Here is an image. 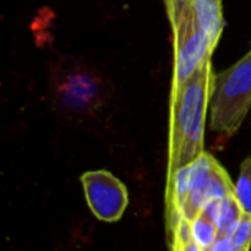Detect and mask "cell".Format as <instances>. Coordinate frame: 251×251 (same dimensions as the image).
<instances>
[{
  "mask_svg": "<svg viewBox=\"0 0 251 251\" xmlns=\"http://www.w3.org/2000/svg\"><path fill=\"white\" fill-rule=\"evenodd\" d=\"M215 73L211 56L176 92H171V122L167 178L203 152L206 112Z\"/></svg>",
  "mask_w": 251,
  "mask_h": 251,
  "instance_id": "obj_1",
  "label": "cell"
},
{
  "mask_svg": "<svg viewBox=\"0 0 251 251\" xmlns=\"http://www.w3.org/2000/svg\"><path fill=\"white\" fill-rule=\"evenodd\" d=\"M49 92L53 107L64 118L83 120L97 115L110 95L108 80L81 58L61 55L50 66Z\"/></svg>",
  "mask_w": 251,
  "mask_h": 251,
  "instance_id": "obj_2",
  "label": "cell"
},
{
  "mask_svg": "<svg viewBox=\"0 0 251 251\" xmlns=\"http://www.w3.org/2000/svg\"><path fill=\"white\" fill-rule=\"evenodd\" d=\"M210 104L212 130L226 137L233 136L251 108V50L215 75Z\"/></svg>",
  "mask_w": 251,
  "mask_h": 251,
  "instance_id": "obj_3",
  "label": "cell"
},
{
  "mask_svg": "<svg viewBox=\"0 0 251 251\" xmlns=\"http://www.w3.org/2000/svg\"><path fill=\"white\" fill-rule=\"evenodd\" d=\"M174 36V69L172 92L200 68L215 49L206 32L201 28L190 0H164Z\"/></svg>",
  "mask_w": 251,
  "mask_h": 251,
  "instance_id": "obj_4",
  "label": "cell"
},
{
  "mask_svg": "<svg viewBox=\"0 0 251 251\" xmlns=\"http://www.w3.org/2000/svg\"><path fill=\"white\" fill-rule=\"evenodd\" d=\"M189 196L183 217L193 221L211 201H220L234 193V184L227 171L211 153L203 151L188 164Z\"/></svg>",
  "mask_w": 251,
  "mask_h": 251,
  "instance_id": "obj_5",
  "label": "cell"
},
{
  "mask_svg": "<svg viewBox=\"0 0 251 251\" xmlns=\"http://www.w3.org/2000/svg\"><path fill=\"white\" fill-rule=\"evenodd\" d=\"M91 212L103 222H117L129 205V194L122 180L108 171H90L81 176Z\"/></svg>",
  "mask_w": 251,
  "mask_h": 251,
  "instance_id": "obj_6",
  "label": "cell"
},
{
  "mask_svg": "<svg viewBox=\"0 0 251 251\" xmlns=\"http://www.w3.org/2000/svg\"><path fill=\"white\" fill-rule=\"evenodd\" d=\"M190 1L201 28L208 36L212 48L216 49L225 27L222 0H190Z\"/></svg>",
  "mask_w": 251,
  "mask_h": 251,
  "instance_id": "obj_7",
  "label": "cell"
},
{
  "mask_svg": "<svg viewBox=\"0 0 251 251\" xmlns=\"http://www.w3.org/2000/svg\"><path fill=\"white\" fill-rule=\"evenodd\" d=\"M218 205L220 201H211L191 221L194 242L200 251L210 250L218 237V228L216 225Z\"/></svg>",
  "mask_w": 251,
  "mask_h": 251,
  "instance_id": "obj_8",
  "label": "cell"
},
{
  "mask_svg": "<svg viewBox=\"0 0 251 251\" xmlns=\"http://www.w3.org/2000/svg\"><path fill=\"white\" fill-rule=\"evenodd\" d=\"M243 213H244V210H243L242 205L239 203L234 193L229 194L222 200H220L217 218H216L218 235L229 237L230 233L233 232L235 226L242 218Z\"/></svg>",
  "mask_w": 251,
  "mask_h": 251,
  "instance_id": "obj_9",
  "label": "cell"
},
{
  "mask_svg": "<svg viewBox=\"0 0 251 251\" xmlns=\"http://www.w3.org/2000/svg\"><path fill=\"white\" fill-rule=\"evenodd\" d=\"M234 194L244 212L251 213V157L242 163L239 178L234 185Z\"/></svg>",
  "mask_w": 251,
  "mask_h": 251,
  "instance_id": "obj_10",
  "label": "cell"
},
{
  "mask_svg": "<svg viewBox=\"0 0 251 251\" xmlns=\"http://www.w3.org/2000/svg\"><path fill=\"white\" fill-rule=\"evenodd\" d=\"M233 251H248L251 248V213H243L242 218L229 235Z\"/></svg>",
  "mask_w": 251,
  "mask_h": 251,
  "instance_id": "obj_11",
  "label": "cell"
},
{
  "mask_svg": "<svg viewBox=\"0 0 251 251\" xmlns=\"http://www.w3.org/2000/svg\"><path fill=\"white\" fill-rule=\"evenodd\" d=\"M211 251H233L232 243H230L229 237H223V235H218L216 242L211 247Z\"/></svg>",
  "mask_w": 251,
  "mask_h": 251,
  "instance_id": "obj_12",
  "label": "cell"
}]
</instances>
